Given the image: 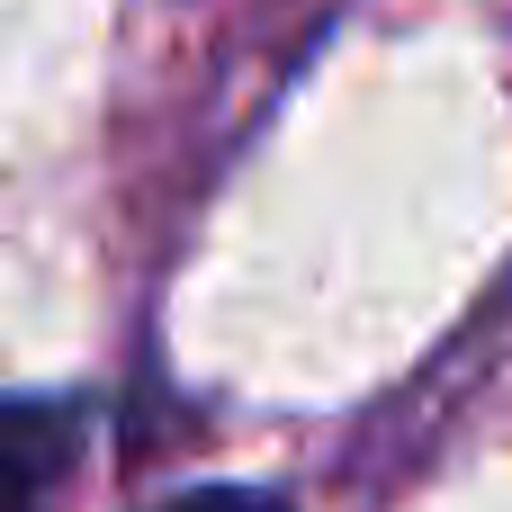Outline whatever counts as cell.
Here are the masks:
<instances>
[{"label": "cell", "instance_id": "obj_1", "mask_svg": "<svg viewBox=\"0 0 512 512\" xmlns=\"http://www.w3.org/2000/svg\"><path fill=\"white\" fill-rule=\"evenodd\" d=\"M162 512H288L279 495H261V486H198V495H180V504Z\"/></svg>", "mask_w": 512, "mask_h": 512}]
</instances>
